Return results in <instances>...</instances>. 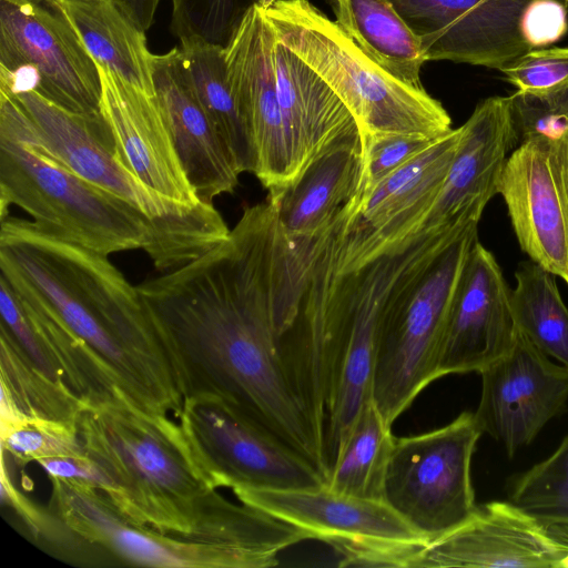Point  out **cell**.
<instances>
[{"label": "cell", "mask_w": 568, "mask_h": 568, "mask_svg": "<svg viewBox=\"0 0 568 568\" xmlns=\"http://www.w3.org/2000/svg\"><path fill=\"white\" fill-rule=\"evenodd\" d=\"M291 248L266 199L246 207L211 250L136 287L183 398L231 403L327 480L323 443L277 345L291 300Z\"/></svg>", "instance_id": "cell-1"}, {"label": "cell", "mask_w": 568, "mask_h": 568, "mask_svg": "<svg viewBox=\"0 0 568 568\" xmlns=\"http://www.w3.org/2000/svg\"><path fill=\"white\" fill-rule=\"evenodd\" d=\"M87 456L110 478L104 494L138 528L262 560L275 521L224 498L183 425L125 397L88 404L78 425Z\"/></svg>", "instance_id": "cell-2"}, {"label": "cell", "mask_w": 568, "mask_h": 568, "mask_svg": "<svg viewBox=\"0 0 568 568\" xmlns=\"http://www.w3.org/2000/svg\"><path fill=\"white\" fill-rule=\"evenodd\" d=\"M0 277L57 314L103 359L130 400L179 417L183 396L139 290L106 255L6 215Z\"/></svg>", "instance_id": "cell-3"}, {"label": "cell", "mask_w": 568, "mask_h": 568, "mask_svg": "<svg viewBox=\"0 0 568 568\" xmlns=\"http://www.w3.org/2000/svg\"><path fill=\"white\" fill-rule=\"evenodd\" d=\"M17 205L38 225L103 255L153 248L136 207L71 169L10 95L0 93V211Z\"/></svg>", "instance_id": "cell-4"}, {"label": "cell", "mask_w": 568, "mask_h": 568, "mask_svg": "<svg viewBox=\"0 0 568 568\" xmlns=\"http://www.w3.org/2000/svg\"><path fill=\"white\" fill-rule=\"evenodd\" d=\"M477 240V222L427 232L386 301L372 399L390 425L438 378L446 326Z\"/></svg>", "instance_id": "cell-5"}, {"label": "cell", "mask_w": 568, "mask_h": 568, "mask_svg": "<svg viewBox=\"0 0 568 568\" xmlns=\"http://www.w3.org/2000/svg\"><path fill=\"white\" fill-rule=\"evenodd\" d=\"M425 234L404 250L348 274L336 272V251L329 242L314 265L305 293V308L331 373L324 434L328 470L357 414L372 400L385 304Z\"/></svg>", "instance_id": "cell-6"}, {"label": "cell", "mask_w": 568, "mask_h": 568, "mask_svg": "<svg viewBox=\"0 0 568 568\" xmlns=\"http://www.w3.org/2000/svg\"><path fill=\"white\" fill-rule=\"evenodd\" d=\"M263 11L276 39L311 67L352 113L362 149L383 136L438 139L453 129L439 101L381 68L308 0H276Z\"/></svg>", "instance_id": "cell-7"}, {"label": "cell", "mask_w": 568, "mask_h": 568, "mask_svg": "<svg viewBox=\"0 0 568 568\" xmlns=\"http://www.w3.org/2000/svg\"><path fill=\"white\" fill-rule=\"evenodd\" d=\"M8 95L23 108L71 169L149 219L154 232L149 257L158 270L180 267L229 235L230 229L213 204L184 205L158 194L139 180L118 154L102 114L88 116L70 112L37 91Z\"/></svg>", "instance_id": "cell-8"}, {"label": "cell", "mask_w": 568, "mask_h": 568, "mask_svg": "<svg viewBox=\"0 0 568 568\" xmlns=\"http://www.w3.org/2000/svg\"><path fill=\"white\" fill-rule=\"evenodd\" d=\"M481 435L475 414L463 412L440 428L394 438L384 501L427 542L476 513L471 459Z\"/></svg>", "instance_id": "cell-9"}, {"label": "cell", "mask_w": 568, "mask_h": 568, "mask_svg": "<svg viewBox=\"0 0 568 568\" xmlns=\"http://www.w3.org/2000/svg\"><path fill=\"white\" fill-rule=\"evenodd\" d=\"M22 91L73 113L101 115L98 64L48 0H0V92Z\"/></svg>", "instance_id": "cell-10"}, {"label": "cell", "mask_w": 568, "mask_h": 568, "mask_svg": "<svg viewBox=\"0 0 568 568\" xmlns=\"http://www.w3.org/2000/svg\"><path fill=\"white\" fill-rule=\"evenodd\" d=\"M452 129L369 190L362 185L335 226L336 272L348 274L415 241L442 190L459 141Z\"/></svg>", "instance_id": "cell-11"}, {"label": "cell", "mask_w": 568, "mask_h": 568, "mask_svg": "<svg viewBox=\"0 0 568 568\" xmlns=\"http://www.w3.org/2000/svg\"><path fill=\"white\" fill-rule=\"evenodd\" d=\"M498 194L521 250L568 285V126L527 116Z\"/></svg>", "instance_id": "cell-12"}, {"label": "cell", "mask_w": 568, "mask_h": 568, "mask_svg": "<svg viewBox=\"0 0 568 568\" xmlns=\"http://www.w3.org/2000/svg\"><path fill=\"white\" fill-rule=\"evenodd\" d=\"M216 489H313L325 476L304 456L231 403L214 395L183 398L176 418Z\"/></svg>", "instance_id": "cell-13"}, {"label": "cell", "mask_w": 568, "mask_h": 568, "mask_svg": "<svg viewBox=\"0 0 568 568\" xmlns=\"http://www.w3.org/2000/svg\"><path fill=\"white\" fill-rule=\"evenodd\" d=\"M50 480L49 513L80 549H104L131 565L149 567L254 568L235 550L135 527L90 484L57 477Z\"/></svg>", "instance_id": "cell-14"}, {"label": "cell", "mask_w": 568, "mask_h": 568, "mask_svg": "<svg viewBox=\"0 0 568 568\" xmlns=\"http://www.w3.org/2000/svg\"><path fill=\"white\" fill-rule=\"evenodd\" d=\"M479 374L475 417L483 434L501 444L510 458L568 402V367L552 362L519 329L509 352Z\"/></svg>", "instance_id": "cell-15"}, {"label": "cell", "mask_w": 568, "mask_h": 568, "mask_svg": "<svg viewBox=\"0 0 568 568\" xmlns=\"http://www.w3.org/2000/svg\"><path fill=\"white\" fill-rule=\"evenodd\" d=\"M274 38L264 11L254 7L224 47L227 78L254 145L253 174L268 192L291 184L300 174L276 92Z\"/></svg>", "instance_id": "cell-16"}, {"label": "cell", "mask_w": 568, "mask_h": 568, "mask_svg": "<svg viewBox=\"0 0 568 568\" xmlns=\"http://www.w3.org/2000/svg\"><path fill=\"white\" fill-rule=\"evenodd\" d=\"M426 61L503 69L530 51L521 22L531 0H388Z\"/></svg>", "instance_id": "cell-17"}, {"label": "cell", "mask_w": 568, "mask_h": 568, "mask_svg": "<svg viewBox=\"0 0 568 568\" xmlns=\"http://www.w3.org/2000/svg\"><path fill=\"white\" fill-rule=\"evenodd\" d=\"M568 541L511 501L478 506L459 528L419 546L407 568H559Z\"/></svg>", "instance_id": "cell-18"}, {"label": "cell", "mask_w": 568, "mask_h": 568, "mask_svg": "<svg viewBox=\"0 0 568 568\" xmlns=\"http://www.w3.org/2000/svg\"><path fill=\"white\" fill-rule=\"evenodd\" d=\"M459 129L456 152L420 233L479 223L518 143L511 97L485 99Z\"/></svg>", "instance_id": "cell-19"}, {"label": "cell", "mask_w": 568, "mask_h": 568, "mask_svg": "<svg viewBox=\"0 0 568 568\" xmlns=\"http://www.w3.org/2000/svg\"><path fill=\"white\" fill-rule=\"evenodd\" d=\"M510 297L511 288L498 262L477 240L446 326L438 378L479 374L509 352L518 334Z\"/></svg>", "instance_id": "cell-20"}, {"label": "cell", "mask_w": 568, "mask_h": 568, "mask_svg": "<svg viewBox=\"0 0 568 568\" xmlns=\"http://www.w3.org/2000/svg\"><path fill=\"white\" fill-rule=\"evenodd\" d=\"M98 69L100 111L124 164L158 194L189 206L203 204L187 178L156 95L103 65L98 64Z\"/></svg>", "instance_id": "cell-21"}, {"label": "cell", "mask_w": 568, "mask_h": 568, "mask_svg": "<svg viewBox=\"0 0 568 568\" xmlns=\"http://www.w3.org/2000/svg\"><path fill=\"white\" fill-rule=\"evenodd\" d=\"M245 505L307 530L313 539L426 544L386 503L344 495L326 485L313 489H235Z\"/></svg>", "instance_id": "cell-22"}, {"label": "cell", "mask_w": 568, "mask_h": 568, "mask_svg": "<svg viewBox=\"0 0 568 568\" xmlns=\"http://www.w3.org/2000/svg\"><path fill=\"white\" fill-rule=\"evenodd\" d=\"M153 84L187 178L200 201L231 193L237 171L178 63L175 47L153 57Z\"/></svg>", "instance_id": "cell-23"}, {"label": "cell", "mask_w": 568, "mask_h": 568, "mask_svg": "<svg viewBox=\"0 0 568 568\" xmlns=\"http://www.w3.org/2000/svg\"><path fill=\"white\" fill-rule=\"evenodd\" d=\"M272 59L277 98L295 148L300 174L313 159L332 148L362 144L357 123L342 100L276 37Z\"/></svg>", "instance_id": "cell-24"}, {"label": "cell", "mask_w": 568, "mask_h": 568, "mask_svg": "<svg viewBox=\"0 0 568 568\" xmlns=\"http://www.w3.org/2000/svg\"><path fill=\"white\" fill-rule=\"evenodd\" d=\"M362 144L332 148L313 159L288 185L268 192L285 236L311 239L327 231L363 181Z\"/></svg>", "instance_id": "cell-25"}, {"label": "cell", "mask_w": 568, "mask_h": 568, "mask_svg": "<svg viewBox=\"0 0 568 568\" xmlns=\"http://www.w3.org/2000/svg\"><path fill=\"white\" fill-rule=\"evenodd\" d=\"M94 59L132 85L155 94L145 31L110 0H48Z\"/></svg>", "instance_id": "cell-26"}, {"label": "cell", "mask_w": 568, "mask_h": 568, "mask_svg": "<svg viewBox=\"0 0 568 568\" xmlns=\"http://www.w3.org/2000/svg\"><path fill=\"white\" fill-rule=\"evenodd\" d=\"M178 63L201 108L224 142L237 171L254 172L255 151L250 129L232 91L224 47L180 41Z\"/></svg>", "instance_id": "cell-27"}, {"label": "cell", "mask_w": 568, "mask_h": 568, "mask_svg": "<svg viewBox=\"0 0 568 568\" xmlns=\"http://www.w3.org/2000/svg\"><path fill=\"white\" fill-rule=\"evenodd\" d=\"M342 30L381 68L422 90L420 43L388 0H327Z\"/></svg>", "instance_id": "cell-28"}, {"label": "cell", "mask_w": 568, "mask_h": 568, "mask_svg": "<svg viewBox=\"0 0 568 568\" xmlns=\"http://www.w3.org/2000/svg\"><path fill=\"white\" fill-rule=\"evenodd\" d=\"M390 426L373 399L367 402L334 457L326 486L344 495L384 501L385 476L395 438Z\"/></svg>", "instance_id": "cell-29"}, {"label": "cell", "mask_w": 568, "mask_h": 568, "mask_svg": "<svg viewBox=\"0 0 568 568\" xmlns=\"http://www.w3.org/2000/svg\"><path fill=\"white\" fill-rule=\"evenodd\" d=\"M13 292L48 355L82 400L92 404L111 397L128 398L103 359L57 314L33 297Z\"/></svg>", "instance_id": "cell-30"}, {"label": "cell", "mask_w": 568, "mask_h": 568, "mask_svg": "<svg viewBox=\"0 0 568 568\" xmlns=\"http://www.w3.org/2000/svg\"><path fill=\"white\" fill-rule=\"evenodd\" d=\"M511 310L517 328L541 352L568 367V307L556 276L537 263H521L515 273Z\"/></svg>", "instance_id": "cell-31"}, {"label": "cell", "mask_w": 568, "mask_h": 568, "mask_svg": "<svg viewBox=\"0 0 568 568\" xmlns=\"http://www.w3.org/2000/svg\"><path fill=\"white\" fill-rule=\"evenodd\" d=\"M0 385L29 419H47L77 428L88 403L67 383L37 368L8 331L0 326Z\"/></svg>", "instance_id": "cell-32"}, {"label": "cell", "mask_w": 568, "mask_h": 568, "mask_svg": "<svg viewBox=\"0 0 568 568\" xmlns=\"http://www.w3.org/2000/svg\"><path fill=\"white\" fill-rule=\"evenodd\" d=\"M509 501L554 534L568 530V435L515 480Z\"/></svg>", "instance_id": "cell-33"}, {"label": "cell", "mask_w": 568, "mask_h": 568, "mask_svg": "<svg viewBox=\"0 0 568 568\" xmlns=\"http://www.w3.org/2000/svg\"><path fill=\"white\" fill-rule=\"evenodd\" d=\"M276 0H171L170 30L180 41L197 40L226 47L247 12Z\"/></svg>", "instance_id": "cell-34"}, {"label": "cell", "mask_w": 568, "mask_h": 568, "mask_svg": "<svg viewBox=\"0 0 568 568\" xmlns=\"http://www.w3.org/2000/svg\"><path fill=\"white\" fill-rule=\"evenodd\" d=\"M1 449L17 463L48 457H87L75 427L47 420L29 419L1 437Z\"/></svg>", "instance_id": "cell-35"}, {"label": "cell", "mask_w": 568, "mask_h": 568, "mask_svg": "<svg viewBox=\"0 0 568 568\" xmlns=\"http://www.w3.org/2000/svg\"><path fill=\"white\" fill-rule=\"evenodd\" d=\"M518 92L549 97L568 88V48L534 49L500 69Z\"/></svg>", "instance_id": "cell-36"}, {"label": "cell", "mask_w": 568, "mask_h": 568, "mask_svg": "<svg viewBox=\"0 0 568 568\" xmlns=\"http://www.w3.org/2000/svg\"><path fill=\"white\" fill-rule=\"evenodd\" d=\"M438 139L419 135H388L367 143L362 149L363 190L372 189L389 173L419 155Z\"/></svg>", "instance_id": "cell-37"}, {"label": "cell", "mask_w": 568, "mask_h": 568, "mask_svg": "<svg viewBox=\"0 0 568 568\" xmlns=\"http://www.w3.org/2000/svg\"><path fill=\"white\" fill-rule=\"evenodd\" d=\"M0 326L8 331L30 362L52 379L67 383L62 372L43 347L21 302L2 277H0Z\"/></svg>", "instance_id": "cell-38"}, {"label": "cell", "mask_w": 568, "mask_h": 568, "mask_svg": "<svg viewBox=\"0 0 568 568\" xmlns=\"http://www.w3.org/2000/svg\"><path fill=\"white\" fill-rule=\"evenodd\" d=\"M521 31L531 50L557 42L568 32L566 6L558 0H531L523 16Z\"/></svg>", "instance_id": "cell-39"}, {"label": "cell", "mask_w": 568, "mask_h": 568, "mask_svg": "<svg viewBox=\"0 0 568 568\" xmlns=\"http://www.w3.org/2000/svg\"><path fill=\"white\" fill-rule=\"evenodd\" d=\"M49 477L90 484L103 494L111 487L110 478L87 457H48L36 462Z\"/></svg>", "instance_id": "cell-40"}, {"label": "cell", "mask_w": 568, "mask_h": 568, "mask_svg": "<svg viewBox=\"0 0 568 568\" xmlns=\"http://www.w3.org/2000/svg\"><path fill=\"white\" fill-rule=\"evenodd\" d=\"M116 4L143 31L154 22L161 0H110Z\"/></svg>", "instance_id": "cell-41"}, {"label": "cell", "mask_w": 568, "mask_h": 568, "mask_svg": "<svg viewBox=\"0 0 568 568\" xmlns=\"http://www.w3.org/2000/svg\"><path fill=\"white\" fill-rule=\"evenodd\" d=\"M537 110L550 121L568 126V88L549 97H535Z\"/></svg>", "instance_id": "cell-42"}, {"label": "cell", "mask_w": 568, "mask_h": 568, "mask_svg": "<svg viewBox=\"0 0 568 568\" xmlns=\"http://www.w3.org/2000/svg\"><path fill=\"white\" fill-rule=\"evenodd\" d=\"M29 418L20 410L8 390L1 387L0 426L1 437L16 427L28 422Z\"/></svg>", "instance_id": "cell-43"}, {"label": "cell", "mask_w": 568, "mask_h": 568, "mask_svg": "<svg viewBox=\"0 0 568 568\" xmlns=\"http://www.w3.org/2000/svg\"><path fill=\"white\" fill-rule=\"evenodd\" d=\"M559 568H568V552L567 555L564 557V559L561 560L560 565H559Z\"/></svg>", "instance_id": "cell-44"}, {"label": "cell", "mask_w": 568, "mask_h": 568, "mask_svg": "<svg viewBox=\"0 0 568 568\" xmlns=\"http://www.w3.org/2000/svg\"><path fill=\"white\" fill-rule=\"evenodd\" d=\"M564 2H566L568 4V0H562Z\"/></svg>", "instance_id": "cell-45"}]
</instances>
